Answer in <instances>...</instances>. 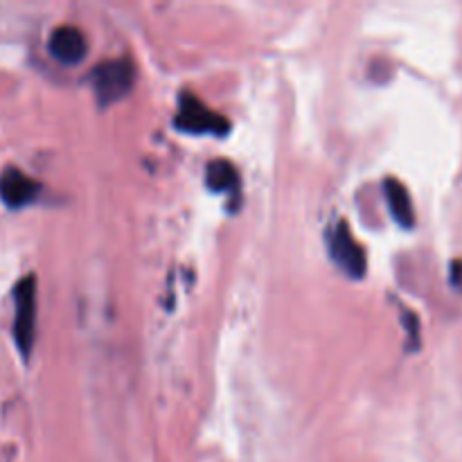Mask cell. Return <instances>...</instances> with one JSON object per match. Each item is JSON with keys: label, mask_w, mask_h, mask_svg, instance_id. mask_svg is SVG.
Instances as JSON below:
<instances>
[{"label": "cell", "mask_w": 462, "mask_h": 462, "mask_svg": "<svg viewBox=\"0 0 462 462\" xmlns=\"http://www.w3.org/2000/svg\"><path fill=\"white\" fill-rule=\"evenodd\" d=\"M383 189H386L388 208H391L397 224H400L402 228H413L415 212H413V201H411V194L409 189H406V185L397 179H388L386 185H383Z\"/></svg>", "instance_id": "7"}, {"label": "cell", "mask_w": 462, "mask_h": 462, "mask_svg": "<svg viewBox=\"0 0 462 462\" xmlns=\"http://www.w3.org/2000/svg\"><path fill=\"white\" fill-rule=\"evenodd\" d=\"M50 54L57 61L68 63H79L86 54V36L79 27L75 25H61L50 34Z\"/></svg>", "instance_id": "6"}, {"label": "cell", "mask_w": 462, "mask_h": 462, "mask_svg": "<svg viewBox=\"0 0 462 462\" xmlns=\"http://www.w3.org/2000/svg\"><path fill=\"white\" fill-rule=\"evenodd\" d=\"M237 170L228 161H215L208 165V185L217 192L237 188Z\"/></svg>", "instance_id": "8"}, {"label": "cell", "mask_w": 462, "mask_h": 462, "mask_svg": "<svg viewBox=\"0 0 462 462\" xmlns=\"http://www.w3.org/2000/svg\"><path fill=\"white\" fill-rule=\"evenodd\" d=\"M176 126L192 134H217L224 135L228 131V122L219 113L210 111L201 99L194 95H180L179 116H176Z\"/></svg>", "instance_id": "3"}, {"label": "cell", "mask_w": 462, "mask_h": 462, "mask_svg": "<svg viewBox=\"0 0 462 462\" xmlns=\"http://www.w3.org/2000/svg\"><path fill=\"white\" fill-rule=\"evenodd\" d=\"M134 79L135 68L129 59H111V61L95 68L93 88L99 104L106 106V104H113L120 97H125L131 86H134Z\"/></svg>", "instance_id": "2"}, {"label": "cell", "mask_w": 462, "mask_h": 462, "mask_svg": "<svg viewBox=\"0 0 462 462\" xmlns=\"http://www.w3.org/2000/svg\"><path fill=\"white\" fill-rule=\"evenodd\" d=\"M41 185L21 171L18 167H5L0 171V199L9 208H23L32 203L39 194Z\"/></svg>", "instance_id": "5"}, {"label": "cell", "mask_w": 462, "mask_h": 462, "mask_svg": "<svg viewBox=\"0 0 462 462\" xmlns=\"http://www.w3.org/2000/svg\"><path fill=\"white\" fill-rule=\"evenodd\" d=\"M329 251L332 257L337 260V264L341 266L346 273H350L352 278H361L365 273V253L364 246L355 239L350 226L346 221L334 228L332 233V244H329Z\"/></svg>", "instance_id": "4"}, {"label": "cell", "mask_w": 462, "mask_h": 462, "mask_svg": "<svg viewBox=\"0 0 462 462\" xmlns=\"http://www.w3.org/2000/svg\"><path fill=\"white\" fill-rule=\"evenodd\" d=\"M14 305H16V314H14V338L21 350V355L30 356L32 347H34L36 337V278L27 275L14 289Z\"/></svg>", "instance_id": "1"}]
</instances>
